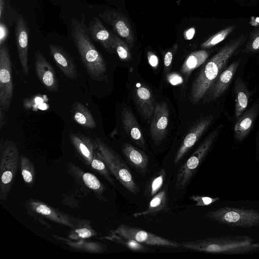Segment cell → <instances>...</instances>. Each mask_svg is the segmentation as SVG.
I'll list each match as a JSON object with an SVG mask.
<instances>
[{
	"label": "cell",
	"mask_w": 259,
	"mask_h": 259,
	"mask_svg": "<svg viewBox=\"0 0 259 259\" xmlns=\"http://www.w3.org/2000/svg\"><path fill=\"white\" fill-rule=\"evenodd\" d=\"M96 141L116 178L128 191L134 194H137L140 188L126 163L99 138H96Z\"/></svg>",
	"instance_id": "cell-6"
},
{
	"label": "cell",
	"mask_w": 259,
	"mask_h": 259,
	"mask_svg": "<svg viewBox=\"0 0 259 259\" xmlns=\"http://www.w3.org/2000/svg\"><path fill=\"white\" fill-rule=\"evenodd\" d=\"M195 30L194 28H190L185 30L184 32V38L187 40L191 39L195 34Z\"/></svg>",
	"instance_id": "cell-40"
},
{
	"label": "cell",
	"mask_w": 259,
	"mask_h": 259,
	"mask_svg": "<svg viewBox=\"0 0 259 259\" xmlns=\"http://www.w3.org/2000/svg\"><path fill=\"white\" fill-rule=\"evenodd\" d=\"M22 175L24 180L26 182L29 183L32 181V177L31 174L30 173V171H29L26 169H23L22 171Z\"/></svg>",
	"instance_id": "cell-41"
},
{
	"label": "cell",
	"mask_w": 259,
	"mask_h": 259,
	"mask_svg": "<svg viewBox=\"0 0 259 259\" xmlns=\"http://www.w3.org/2000/svg\"><path fill=\"white\" fill-rule=\"evenodd\" d=\"M92 166L93 168L100 170H103L106 169L104 163L98 159H94L92 162Z\"/></svg>",
	"instance_id": "cell-36"
},
{
	"label": "cell",
	"mask_w": 259,
	"mask_h": 259,
	"mask_svg": "<svg viewBox=\"0 0 259 259\" xmlns=\"http://www.w3.org/2000/svg\"><path fill=\"white\" fill-rule=\"evenodd\" d=\"M84 20V16L81 20L71 19V35L73 41L90 77L95 80H105V62L93 44Z\"/></svg>",
	"instance_id": "cell-2"
},
{
	"label": "cell",
	"mask_w": 259,
	"mask_h": 259,
	"mask_svg": "<svg viewBox=\"0 0 259 259\" xmlns=\"http://www.w3.org/2000/svg\"><path fill=\"white\" fill-rule=\"evenodd\" d=\"M121 120L126 132L137 145L145 150V140L141 128L132 111L124 108L121 113Z\"/></svg>",
	"instance_id": "cell-19"
},
{
	"label": "cell",
	"mask_w": 259,
	"mask_h": 259,
	"mask_svg": "<svg viewBox=\"0 0 259 259\" xmlns=\"http://www.w3.org/2000/svg\"><path fill=\"white\" fill-rule=\"evenodd\" d=\"M5 123V113L4 111L0 108V128L1 129Z\"/></svg>",
	"instance_id": "cell-43"
},
{
	"label": "cell",
	"mask_w": 259,
	"mask_h": 259,
	"mask_svg": "<svg viewBox=\"0 0 259 259\" xmlns=\"http://www.w3.org/2000/svg\"><path fill=\"white\" fill-rule=\"evenodd\" d=\"M73 120L82 126L93 129L96 127L95 119L90 110L81 103L74 102L70 110Z\"/></svg>",
	"instance_id": "cell-22"
},
{
	"label": "cell",
	"mask_w": 259,
	"mask_h": 259,
	"mask_svg": "<svg viewBox=\"0 0 259 259\" xmlns=\"http://www.w3.org/2000/svg\"><path fill=\"white\" fill-rule=\"evenodd\" d=\"M173 57V52L172 51H168L165 54L164 58V64L166 68H168L171 64Z\"/></svg>",
	"instance_id": "cell-35"
},
{
	"label": "cell",
	"mask_w": 259,
	"mask_h": 259,
	"mask_svg": "<svg viewBox=\"0 0 259 259\" xmlns=\"http://www.w3.org/2000/svg\"><path fill=\"white\" fill-rule=\"evenodd\" d=\"M221 127L218 126L204 139L178 170L175 183L178 190L183 189L190 181L211 146Z\"/></svg>",
	"instance_id": "cell-5"
},
{
	"label": "cell",
	"mask_w": 259,
	"mask_h": 259,
	"mask_svg": "<svg viewBox=\"0 0 259 259\" xmlns=\"http://www.w3.org/2000/svg\"><path fill=\"white\" fill-rule=\"evenodd\" d=\"M13 70L7 44L0 45V108L7 111L13 96Z\"/></svg>",
	"instance_id": "cell-7"
},
{
	"label": "cell",
	"mask_w": 259,
	"mask_h": 259,
	"mask_svg": "<svg viewBox=\"0 0 259 259\" xmlns=\"http://www.w3.org/2000/svg\"><path fill=\"white\" fill-rule=\"evenodd\" d=\"M259 50V28L252 32L244 49L245 52H252Z\"/></svg>",
	"instance_id": "cell-30"
},
{
	"label": "cell",
	"mask_w": 259,
	"mask_h": 259,
	"mask_svg": "<svg viewBox=\"0 0 259 259\" xmlns=\"http://www.w3.org/2000/svg\"><path fill=\"white\" fill-rule=\"evenodd\" d=\"M36 211L43 215H49L51 213L50 209L45 205H39L36 208Z\"/></svg>",
	"instance_id": "cell-39"
},
{
	"label": "cell",
	"mask_w": 259,
	"mask_h": 259,
	"mask_svg": "<svg viewBox=\"0 0 259 259\" xmlns=\"http://www.w3.org/2000/svg\"><path fill=\"white\" fill-rule=\"evenodd\" d=\"M113 241L123 245L134 252H146L151 250L149 247L130 238L122 236L118 234H113L111 237Z\"/></svg>",
	"instance_id": "cell-26"
},
{
	"label": "cell",
	"mask_w": 259,
	"mask_h": 259,
	"mask_svg": "<svg viewBox=\"0 0 259 259\" xmlns=\"http://www.w3.org/2000/svg\"><path fill=\"white\" fill-rule=\"evenodd\" d=\"M169 119V111L166 103H157L153 115L150 125V134L155 145H158L163 140L167 130Z\"/></svg>",
	"instance_id": "cell-12"
},
{
	"label": "cell",
	"mask_w": 259,
	"mask_h": 259,
	"mask_svg": "<svg viewBox=\"0 0 259 259\" xmlns=\"http://www.w3.org/2000/svg\"><path fill=\"white\" fill-rule=\"evenodd\" d=\"M208 53L204 50H200L191 53L182 65L181 72L186 75H189L196 68L203 64L208 57Z\"/></svg>",
	"instance_id": "cell-24"
},
{
	"label": "cell",
	"mask_w": 259,
	"mask_h": 259,
	"mask_svg": "<svg viewBox=\"0 0 259 259\" xmlns=\"http://www.w3.org/2000/svg\"><path fill=\"white\" fill-rule=\"evenodd\" d=\"M168 209L167 191L164 188L160 190L150 199L149 206L146 210L134 213L133 216L135 218L142 216H153Z\"/></svg>",
	"instance_id": "cell-20"
},
{
	"label": "cell",
	"mask_w": 259,
	"mask_h": 259,
	"mask_svg": "<svg viewBox=\"0 0 259 259\" xmlns=\"http://www.w3.org/2000/svg\"><path fill=\"white\" fill-rule=\"evenodd\" d=\"M168 80L172 85H177L183 82L182 77L177 74H170L168 77Z\"/></svg>",
	"instance_id": "cell-34"
},
{
	"label": "cell",
	"mask_w": 259,
	"mask_h": 259,
	"mask_svg": "<svg viewBox=\"0 0 259 259\" xmlns=\"http://www.w3.org/2000/svg\"><path fill=\"white\" fill-rule=\"evenodd\" d=\"M234 93L236 97L235 116L237 119L245 111L250 97L247 87L239 77L236 80Z\"/></svg>",
	"instance_id": "cell-23"
},
{
	"label": "cell",
	"mask_w": 259,
	"mask_h": 259,
	"mask_svg": "<svg viewBox=\"0 0 259 259\" xmlns=\"http://www.w3.org/2000/svg\"><path fill=\"white\" fill-rule=\"evenodd\" d=\"M235 27V26L232 25L220 31L203 42L200 47L202 49H209L214 47L227 37Z\"/></svg>",
	"instance_id": "cell-27"
},
{
	"label": "cell",
	"mask_w": 259,
	"mask_h": 259,
	"mask_svg": "<svg viewBox=\"0 0 259 259\" xmlns=\"http://www.w3.org/2000/svg\"><path fill=\"white\" fill-rule=\"evenodd\" d=\"M83 180L87 186L92 189H98L101 186L100 182L97 178L91 173H85L83 175Z\"/></svg>",
	"instance_id": "cell-31"
},
{
	"label": "cell",
	"mask_w": 259,
	"mask_h": 259,
	"mask_svg": "<svg viewBox=\"0 0 259 259\" xmlns=\"http://www.w3.org/2000/svg\"><path fill=\"white\" fill-rule=\"evenodd\" d=\"M122 151L130 164L140 174L144 175L147 172L149 158L143 151L129 143L123 145Z\"/></svg>",
	"instance_id": "cell-17"
},
{
	"label": "cell",
	"mask_w": 259,
	"mask_h": 259,
	"mask_svg": "<svg viewBox=\"0 0 259 259\" xmlns=\"http://www.w3.org/2000/svg\"><path fill=\"white\" fill-rule=\"evenodd\" d=\"M88 29L93 40L99 42L109 53H114L112 33L107 29L98 18L94 17L90 22Z\"/></svg>",
	"instance_id": "cell-16"
},
{
	"label": "cell",
	"mask_w": 259,
	"mask_h": 259,
	"mask_svg": "<svg viewBox=\"0 0 259 259\" xmlns=\"http://www.w3.org/2000/svg\"><path fill=\"white\" fill-rule=\"evenodd\" d=\"M180 244L188 249L213 253L240 254L259 250V243L247 236L209 238Z\"/></svg>",
	"instance_id": "cell-3"
},
{
	"label": "cell",
	"mask_w": 259,
	"mask_h": 259,
	"mask_svg": "<svg viewBox=\"0 0 259 259\" xmlns=\"http://www.w3.org/2000/svg\"><path fill=\"white\" fill-rule=\"evenodd\" d=\"M166 175L165 169L162 168L147 181L145 188L144 195L148 200H150L160 191L164 185Z\"/></svg>",
	"instance_id": "cell-25"
},
{
	"label": "cell",
	"mask_w": 259,
	"mask_h": 259,
	"mask_svg": "<svg viewBox=\"0 0 259 259\" xmlns=\"http://www.w3.org/2000/svg\"><path fill=\"white\" fill-rule=\"evenodd\" d=\"M257 104L243 113L238 119L234 126V137L238 141L243 140L251 130L258 111Z\"/></svg>",
	"instance_id": "cell-18"
},
{
	"label": "cell",
	"mask_w": 259,
	"mask_h": 259,
	"mask_svg": "<svg viewBox=\"0 0 259 259\" xmlns=\"http://www.w3.org/2000/svg\"><path fill=\"white\" fill-rule=\"evenodd\" d=\"M29 28L24 17L18 15L15 28L16 47L23 73L27 75L29 73L28 46Z\"/></svg>",
	"instance_id": "cell-10"
},
{
	"label": "cell",
	"mask_w": 259,
	"mask_h": 259,
	"mask_svg": "<svg viewBox=\"0 0 259 259\" xmlns=\"http://www.w3.org/2000/svg\"><path fill=\"white\" fill-rule=\"evenodd\" d=\"M6 0H0V20H2L5 10Z\"/></svg>",
	"instance_id": "cell-42"
},
{
	"label": "cell",
	"mask_w": 259,
	"mask_h": 259,
	"mask_svg": "<svg viewBox=\"0 0 259 259\" xmlns=\"http://www.w3.org/2000/svg\"><path fill=\"white\" fill-rule=\"evenodd\" d=\"M240 59L231 63L221 72L208 91V101L216 100L228 89L239 65Z\"/></svg>",
	"instance_id": "cell-14"
},
{
	"label": "cell",
	"mask_w": 259,
	"mask_h": 259,
	"mask_svg": "<svg viewBox=\"0 0 259 259\" xmlns=\"http://www.w3.org/2000/svg\"><path fill=\"white\" fill-rule=\"evenodd\" d=\"M189 199L195 202L197 206H205L209 205L219 199V197H210L205 196L192 195Z\"/></svg>",
	"instance_id": "cell-29"
},
{
	"label": "cell",
	"mask_w": 259,
	"mask_h": 259,
	"mask_svg": "<svg viewBox=\"0 0 259 259\" xmlns=\"http://www.w3.org/2000/svg\"><path fill=\"white\" fill-rule=\"evenodd\" d=\"M112 44L115 51L120 59L128 61L131 58V53L126 44L121 38L112 33Z\"/></svg>",
	"instance_id": "cell-28"
},
{
	"label": "cell",
	"mask_w": 259,
	"mask_h": 259,
	"mask_svg": "<svg viewBox=\"0 0 259 259\" xmlns=\"http://www.w3.org/2000/svg\"><path fill=\"white\" fill-rule=\"evenodd\" d=\"M213 117L209 116L199 120L184 138L174 158V163L176 164L183 158L187 152L195 145L196 142L207 129L213 120Z\"/></svg>",
	"instance_id": "cell-13"
},
{
	"label": "cell",
	"mask_w": 259,
	"mask_h": 259,
	"mask_svg": "<svg viewBox=\"0 0 259 259\" xmlns=\"http://www.w3.org/2000/svg\"><path fill=\"white\" fill-rule=\"evenodd\" d=\"M206 217L233 227H251L259 225V212L252 209L224 207L207 213Z\"/></svg>",
	"instance_id": "cell-4"
},
{
	"label": "cell",
	"mask_w": 259,
	"mask_h": 259,
	"mask_svg": "<svg viewBox=\"0 0 259 259\" xmlns=\"http://www.w3.org/2000/svg\"><path fill=\"white\" fill-rule=\"evenodd\" d=\"M75 232L78 234V236L81 238H88L92 235V233L90 230L85 228L76 229Z\"/></svg>",
	"instance_id": "cell-37"
},
{
	"label": "cell",
	"mask_w": 259,
	"mask_h": 259,
	"mask_svg": "<svg viewBox=\"0 0 259 259\" xmlns=\"http://www.w3.org/2000/svg\"><path fill=\"white\" fill-rule=\"evenodd\" d=\"M116 232L122 236L130 238L144 245L174 248L181 247L179 242L127 225H119L117 228Z\"/></svg>",
	"instance_id": "cell-8"
},
{
	"label": "cell",
	"mask_w": 259,
	"mask_h": 259,
	"mask_svg": "<svg viewBox=\"0 0 259 259\" xmlns=\"http://www.w3.org/2000/svg\"><path fill=\"white\" fill-rule=\"evenodd\" d=\"M49 50L55 63L63 74L69 79H76L77 69L70 55L62 47L55 44L50 45Z\"/></svg>",
	"instance_id": "cell-15"
},
{
	"label": "cell",
	"mask_w": 259,
	"mask_h": 259,
	"mask_svg": "<svg viewBox=\"0 0 259 259\" xmlns=\"http://www.w3.org/2000/svg\"><path fill=\"white\" fill-rule=\"evenodd\" d=\"M8 36V30L2 21L0 23V45L5 43Z\"/></svg>",
	"instance_id": "cell-32"
},
{
	"label": "cell",
	"mask_w": 259,
	"mask_h": 259,
	"mask_svg": "<svg viewBox=\"0 0 259 259\" xmlns=\"http://www.w3.org/2000/svg\"><path fill=\"white\" fill-rule=\"evenodd\" d=\"M134 93L136 101L141 112L146 118H150L153 115L155 110L151 92L148 88L140 85L135 89Z\"/></svg>",
	"instance_id": "cell-21"
},
{
	"label": "cell",
	"mask_w": 259,
	"mask_h": 259,
	"mask_svg": "<svg viewBox=\"0 0 259 259\" xmlns=\"http://www.w3.org/2000/svg\"><path fill=\"white\" fill-rule=\"evenodd\" d=\"M246 40L245 36L235 38L226 44L203 66L192 85L190 99L194 103L200 101L225 67L229 59Z\"/></svg>",
	"instance_id": "cell-1"
},
{
	"label": "cell",
	"mask_w": 259,
	"mask_h": 259,
	"mask_svg": "<svg viewBox=\"0 0 259 259\" xmlns=\"http://www.w3.org/2000/svg\"><path fill=\"white\" fill-rule=\"evenodd\" d=\"M99 16L106 23L110 25L118 35L124 38L131 47L133 46L134 31L125 15L113 10H107L99 13Z\"/></svg>",
	"instance_id": "cell-9"
},
{
	"label": "cell",
	"mask_w": 259,
	"mask_h": 259,
	"mask_svg": "<svg viewBox=\"0 0 259 259\" xmlns=\"http://www.w3.org/2000/svg\"><path fill=\"white\" fill-rule=\"evenodd\" d=\"M148 60L149 64L153 68H156L159 64L157 56L151 51L147 53Z\"/></svg>",
	"instance_id": "cell-33"
},
{
	"label": "cell",
	"mask_w": 259,
	"mask_h": 259,
	"mask_svg": "<svg viewBox=\"0 0 259 259\" xmlns=\"http://www.w3.org/2000/svg\"><path fill=\"white\" fill-rule=\"evenodd\" d=\"M34 57L35 73L40 82L50 92L57 91L59 84L54 69L38 50Z\"/></svg>",
	"instance_id": "cell-11"
},
{
	"label": "cell",
	"mask_w": 259,
	"mask_h": 259,
	"mask_svg": "<svg viewBox=\"0 0 259 259\" xmlns=\"http://www.w3.org/2000/svg\"><path fill=\"white\" fill-rule=\"evenodd\" d=\"M12 177L13 175L11 171H6L2 176V181L4 184H8L12 180Z\"/></svg>",
	"instance_id": "cell-38"
}]
</instances>
